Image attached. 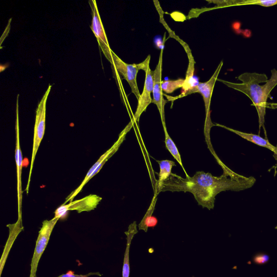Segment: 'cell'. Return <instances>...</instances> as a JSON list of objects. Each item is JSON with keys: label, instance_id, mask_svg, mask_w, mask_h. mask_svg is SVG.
I'll return each mask as SVG.
<instances>
[{"label": "cell", "instance_id": "obj_1", "mask_svg": "<svg viewBox=\"0 0 277 277\" xmlns=\"http://www.w3.org/2000/svg\"><path fill=\"white\" fill-rule=\"evenodd\" d=\"M256 179L237 174L228 167L221 177H214L210 173L196 172L193 177L181 178L172 173L164 182L161 192H190L199 205L209 210L215 207L216 196L223 191H240L252 187Z\"/></svg>", "mask_w": 277, "mask_h": 277}, {"label": "cell", "instance_id": "obj_2", "mask_svg": "<svg viewBox=\"0 0 277 277\" xmlns=\"http://www.w3.org/2000/svg\"><path fill=\"white\" fill-rule=\"evenodd\" d=\"M238 80L242 82L241 84H235L225 80L217 79L218 81L223 83L230 88L242 92L249 97L252 101V105L256 107L259 116V128H264L265 116L267 106V100L270 98V92L266 85L260 86V83H266L268 81L266 75L264 74H249L246 73L240 75Z\"/></svg>", "mask_w": 277, "mask_h": 277}, {"label": "cell", "instance_id": "obj_3", "mask_svg": "<svg viewBox=\"0 0 277 277\" xmlns=\"http://www.w3.org/2000/svg\"><path fill=\"white\" fill-rule=\"evenodd\" d=\"M223 65V62L222 61L219 64L218 68L215 72V74L206 83H200L193 87L192 88L189 89L186 92L182 93L179 96L175 98V100L178 98H183L195 93H199L202 95L204 104H205V112H206V119L205 123V128H204V133H205L206 142L208 145V147L212 152V154L217 159L218 157L216 156L215 151L213 150L212 144L211 143V138L210 137V132L211 128L216 126L211 121V98L214 89L216 82L218 79L219 74L221 72Z\"/></svg>", "mask_w": 277, "mask_h": 277}, {"label": "cell", "instance_id": "obj_4", "mask_svg": "<svg viewBox=\"0 0 277 277\" xmlns=\"http://www.w3.org/2000/svg\"><path fill=\"white\" fill-rule=\"evenodd\" d=\"M51 89H52V86L49 85L47 90L44 94V96H43L42 99L40 101L38 108L36 109V119L34 126L31 168L30 174H29L27 186L26 188V191L27 194H28L29 188H30L33 165L36 156V154H37L40 145L45 133L46 104Z\"/></svg>", "mask_w": 277, "mask_h": 277}, {"label": "cell", "instance_id": "obj_5", "mask_svg": "<svg viewBox=\"0 0 277 277\" xmlns=\"http://www.w3.org/2000/svg\"><path fill=\"white\" fill-rule=\"evenodd\" d=\"M59 220V218L54 217L51 220H45L42 222V226L39 232L38 237L36 242L31 264L30 277H36V274L39 262L48 244L51 234H52L55 226Z\"/></svg>", "mask_w": 277, "mask_h": 277}, {"label": "cell", "instance_id": "obj_6", "mask_svg": "<svg viewBox=\"0 0 277 277\" xmlns=\"http://www.w3.org/2000/svg\"><path fill=\"white\" fill-rule=\"evenodd\" d=\"M151 55H149L147 59L141 63V70L146 73V77L144 90L141 94L136 111L134 115L133 121L138 122L143 113L147 110L148 107L152 103V99L151 94L154 90V71H152L150 67Z\"/></svg>", "mask_w": 277, "mask_h": 277}, {"label": "cell", "instance_id": "obj_7", "mask_svg": "<svg viewBox=\"0 0 277 277\" xmlns=\"http://www.w3.org/2000/svg\"><path fill=\"white\" fill-rule=\"evenodd\" d=\"M134 121L133 120L131 121L128 125L124 129L121 133L120 134L118 140L115 142V143L113 145V147L109 149L103 155H102L101 157L99 159L98 161L96 164H95L92 167V168L89 170L88 173L86 174V176L84 180L83 181L82 183L75 190L74 192L68 196V197L65 199L63 204H66L68 201L72 202L74 200L76 196L81 191L84 187V186L88 183V182L91 179V176L93 172L97 169V167L101 163L105 161V160H108L112 156L114 155L115 153L117 151L120 147V145L125 140V137L127 133L130 130L131 128L132 127L133 125Z\"/></svg>", "mask_w": 277, "mask_h": 277}, {"label": "cell", "instance_id": "obj_8", "mask_svg": "<svg viewBox=\"0 0 277 277\" xmlns=\"http://www.w3.org/2000/svg\"><path fill=\"white\" fill-rule=\"evenodd\" d=\"M113 64L119 74L125 79L130 87L132 92L135 95L137 100H140L141 94L138 91L136 77L138 71L141 70V63L128 64L123 62L112 51Z\"/></svg>", "mask_w": 277, "mask_h": 277}, {"label": "cell", "instance_id": "obj_9", "mask_svg": "<svg viewBox=\"0 0 277 277\" xmlns=\"http://www.w3.org/2000/svg\"><path fill=\"white\" fill-rule=\"evenodd\" d=\"M101 200L100 196L91 194L82 199L70 202L68 204H62L55 210L54 217L60 219L70 211H77L79 214L90 212L97 207Z\"/></svg>", "mask_w": 277, "mask_h": 277}, {"label": "cell", "instance_id": "obj_10", "mask_svg": "<svg viewBox=\"0 0 277 277\" xmlns=\"http://www.w3.org/2000/svg\"><path fill=\"white\" fill-rule=\"evenodd\" d=\"M92 9L93 20L91 29L97 39L99 45L107 59L113 64L112 50L109 47L103 24H102L96 2H89Z\"/></svg>", "mask_w": 277, "mask_h": 277}, {"label": "cell", "instance_id": "obj_11", "mask_svg": "<svg viewBox=\"0 0 277 277\" xmlns=\"http://www.w3.org/2000/svg\"><path fill=\"white\" fill-rule=\"evenodd\" d=\"M163 51V48L161 50V52H160L158 63L154 71V90H153L154 99H152V103L155 104L158 109L160 116H161L163 125H166L165 106L167 103V101L164 98V93L162 87Z\"/></svg>", "mask_w": 277, "mask_h": 277}, {"label": "cell", "instance_id": "obj_12", "mask_svg": "<svg viewBox=\"0 0 277 277\" xmlns=\"http://www.w3.org/2000/svg\"><path fill=\"white\" fill-rule=\"evenodd\" d=\"M16 162L17 172V192L18 202V219L23 221L22 216V204H23V191L22 187V170H23V157L20 147V130L19 120L18 100L17 107V119H16Z\"/></svg>", "mask_w": 277, "mask_h": 277}, {"label": "cell", "instance_id": "obj_13", "mask_svg": "<svg viewBox=\"0 0 277 277\" xmlns=\"http://www.w3.org/2000/svg\"><path fill=\"white\" fill-rule=\"evenodd\" d=\"M7 227L9 229L10 235L5 246L1 261H0V276L2 274L6 261L7 258H8L9 254L14 242H15L20 232L24 231V229L23 226V221L20 220L19 219L16 223L8 224L7 225Z\"/></svg>", "mask_w": 277, "mask_h": 277}, {"label": "cell", "instance_id": "obj_14", "mask_svg": "<svg viewBox=\"0 0 277 277\" xmlns=\"http://www.w3.org/2000/svg\"><path fill=\"white\" fill-rule=\"evenodd\" d=\"M207 2L209 3H214L217 5L216 7L211 10L231 6L259 5L263 7H271L277 5V0H269V1H262V0H228V1Z\"/></svg>", "mask_w": 277, "mask_h": 277}, {"label": "cell", "instance_id": "obj_15", "mask_svg": "<svg viewBox=\"0 0 277 277\" xmlns=\"http://www.w3.org/2000/svg\"><path fill=\"white\" fill-rule=\"evenodd\" d=\"M216 126L223 127L226 129H228L231 132L234 133L244 138V140L253 143L256 145L260 146V147L265 148L269 150L272 151L274 154L277 156V147H274L268 141L265 140V138L261 137L260 136L256 134L246 133L240 131L233 129L225 126L220 125V124H216Z\"/></svg>", "mask_w": 277, "mask_h": 277}, {"label": "cell", "instance_id": "obj_16", "mask_svg": "<svg viewBox=\"0 0 277 277\" xmlns=\"http://www.w3.org/2000/svg\"><path fill=\"white\" fill-rule=\"evenodd\" d=\"M138 232L136 222L129 225L128 231L125 233L127 236L126 249L124 255L123 265L122 268V277H129L130 264H129V250L131 242L134 236Z\"/></svg>", "mask_w": 277, "mask_h": 277}, {"label": "cell", "instance_id": "obj_17", "mask_svg": "<svg viewBox=\"0 0 277 277\" xmlns=\"http://www.w3.org/2000/svg\"><path fill=\"white\" fill-rule=\"evenodd\" d=\"M180 44L183 46L186 53L187 54L188 59V66L186 72V78L184 80V83L183 87V92L191 89L193 87L195 86L193 83V75L194 72V65L195 62L194 57L191 52L190 48L186 44V43L183 40H180L179 42Z\"/></svg>", "mask_w": 277, "mask_h": 277}, {"label": "cell", "instance_id": "obj_18", "mask_svg": "<svg viewBox=\"0 0 277 277\" xmlns=\"http://www.w3.org/2000/svg\"><path fill=\"white\" fill-rule=\"evenodd\" d=\"M160 166V173L159 179L156 185L155 192L159 194L161 192V189L164 182L169 178L172 174V170L176 164L171 160H165L162 161H158Z\"/></svg>", "mask_w": 277, "mask_h": 277}, {"label": "cell", "instance_id": "obj_19", "mask_svg": "<svg viewBox=\"0 0 277 277\" xmlns=\"http://www.w3.org/2000/svg\"><path fill=\"white\" fill-rule=\"evenodd\" d=\"M163 126L164 127V130L165 134V142L166 147L167 149V150H168L171 153V154L172 155L174 158L177 160L178 163L180 165L182 168H183L185 171V170L184 169V167L183 165V163H182L181 156L178 151V150L176 147V144H174V143L172 141L168 132H167V130L166 125H164ZM185 173L186 174V176H187L188 175L185 172Z\"/></svg>", "mask_w": 277, "mask_h": 277}, {"label": "cell", "instance_id": "obj_20", "mask_svg": "<svg viewBox=\"0 0 277 277\" xmlns=\"http://www.w3.org/2000/svg\"><path fill=\"white\" fill-rule=\"evenodd\" d=\"M158 194V193L155 192L154 198H153L151 205L150 206L147 214H145L141 223L138 224V228L140 230H143L145 232H148L150 222L152 217H154L152 216V215L154 214L155 210Z\"/></svg>", "mask_w": 277, "mask_h": 277}, {"label": "cell", "instance_id": "obj_21", "mask_svg": "<svg viewBox=\"0 0 277 277\" xmlns=\"http://www.w3.org/2000/svg\"><path fill=\"white\" fill-rule=\"evenodd\" d=\"M184 79H179L176 80H167L162 81V87L163 91L167 93H172L175 90L183 88Z\"/></svg>", "mask_w": 277, "mask_h": 277}, {"label": "cell", "instance_id": "obj_22", "mask_svg": "<svg viewBox=\"0 0 277 277\" xmlns=\"http://www.w3.org/2000/svg\"><path fill=\"white\" fill-rule=\"evenodd\" d=\"M92 275H98L99 276L101 275L99 272L89 273L86 275H79L76 274L74 271H69L66 273L62 274L57 277H89V276Z\"/></svg>", "mask_w": 277, "mask_h": 277}, {"label": "cell", "instance_id": "obj_23", "mask_svg": "<svg viewBox=\"0 0 277 277\" xmlns=\"http://www.w3.org/2000/svg\"><path fill=\"white\" fill-rule=\"evenodd\" d=\"M269 259V257L266 254H259L255 256L254 258V261L256 263L258 264H264Z\"/></svg>", "mask_w": 277, "mask_h": 277}, {"label": "cell", "instance_id": "obj_24", "mask_svg": "<svg viewBox=\"0 0 277 277\" xmlns=\"http://www.w3.org/2000/svg\"><path fill=\"white\" fill-rule=\"evenodd\" d=\"M266 108H271V109H276L277 108V104L274 103H267Z\"/></svg>", "mask_w": 277, "mask_h": 277}]
</instances>
